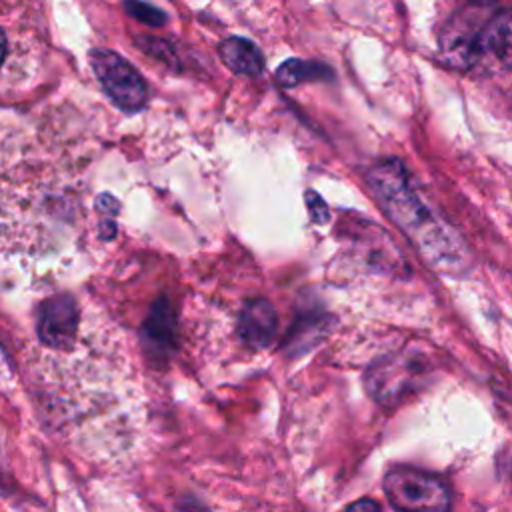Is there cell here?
Segmentation results:
<instances>
[{"label":"cell","instance_id":"1","mask_svg":"<svg viewBox=\"0 0 512 512\" xmlns=\"http://www.w3.org/2000/svg\"><path fill=\"white\" fill-rule=\"evenodd\" d=\"M82 170L60 138L0 108V272L24 276L62 252L78 226Z\"/></svg>","mask_w":512,"mask_h":512},{"label":"cell","instance_id":"12","mask_svg":"<svg viewBox=\"0 0 512 512\" xmlns=\"http://www.w3.org/2000/svg\"><path fill=\"white\" fill-rule=\"evenodd\" d=\"M344 512H382V510H380V504L376 500L360 498V500L352 502Z\"/></svg>","mask_w":512,"mask_h":512},{"label":"cell","instance_id":"7","mask_svg":"<svg viewBox=\"0 0 512 512\" xmlns=\"http://www.w3.org/2000/svg\"><path fill=\"white\" fill-rule=\"evenodd\" d=\"M276 312L270 302L256 298L250 300L238 320V336L240 340L252 348V350H262L268 346L276 334Z\"/></svg>","mask_w":512,"mask_h":512},{"label":"cell","instance_id":"10","mask_svg":"<svg viewBox=\"0 0 512 512\" xmlns=\"http://www.w3.org/2000/svg\"><path fill=\"white\" fill-rule=\"evenodd\" d=\"M172 338V316L166 304L158 302L152 310V316L144 328V340L150 342L154 348H168Z\"/></svg>","mask_w":512,"mask_h":512},{"label":"cell","instance_id":"13","mask_svg":"<svg viewBox=\"0 0 512 512\" xmlns=\"http://www.w3.org/2000/svg\"><path fill=\"white\" fill-rule=\"evenodd\" d=\"M178 512H210L200 500L192 498V496H186L180 506H178Z\"/></svg>","mask_w":512,"mask_h":512},{"label":"cell","instance_id":"5","mask_svg":"<svg viewBox=\"0 0 512 512\" xmlns=\"http://www.w3.org/2000/svg\"><path fill=\"white\" fill-rule=\"evenodd\" d=\"M432 366L418 350L382 356L366 370V390L382 406H394L426 382Z\"/></svg>","mask_w":512,"mask_h":512},{"label":"cell","instance_id":"6","mask_svg":"<svg viewBox=\"0 0 512 512\" xmlns=\"http://www.w3.org/2000/svg\"><path fill=\"white\" fill-rule=\"evenodd\" d=\"M90 66L104 92L120 110L136 112L146 104L148 86L126 58L106 48H94L90 52Z\"/></svg>","mask_w":512,"mask_h":512},{"label":"cell","instance_id":"2","mask_svg":"<svg viewBox=\"0 0 512 512\" xmlns=\"http://www.w3.org/2000/svg\"><path fill=\"white\" fill-rule=\"evenodd\" d=\"M366 184L388 220L404 232L430 268L446 276L470 270L472 254L466 242L422 200L400 160L390 158L370 166Z\"/></svg>","mask_w":512,"mask_h":512},{"label":"cell","instance_id":"3","mask_svg":"<svg viewBox=\"0 0 512 512\" xmlns=\"http://www.w3.org/2000/svg\"><path fill=\"white\" fill-rule=\"evenodd\" d=\"M446 66L480 76L512 70V8L466 4L456 10L438 34Z\"/></svg>","mask_w":512,"mask_h":512},{"label":"cell","instance_id":"14","mask_svg":"<svg viewBox=\"0 0 512 512\" xmlns=\"http://www.w3.org/2000/svg\"><path fill=\"white\" fill-rule=\"evenodd\" d=\"M10 46V42H8V34L4 32V28L0 26V68H2V64L6 62V58H8V48Z\"/></svg>","mask_w":512,"mask_h":512},{"label":"cell","instance_id":"9","mask_svg":"<svg viewBox=\"0 0 512 512\" xmlns=\"http://www.w3.org/2000/svg\"><path fill=\"white\" fill-rule=\"evenodd\" d=\"M332 78V70L320 62H306V60H286L276 70V80L280 86H296L302 82L312 80H326Z\"/></svg>","mask_w":512,"mask_h":512},{"label":"cell","instance_id":"8","mask_svg":"<svg viewBox=\"0 0 512 512\" xmlns=\"http://www.w3.org/2000/svg\"><path fill=\"white\" fill-rule=\"evenodd\" d=\"M218 54H220V60L226 64V68H230L236 74L256 76L264 68V58L256 48V44L240 36H230L224 42H220Z\"/></svg>","mask_w":512,"mask_h":512},{"label":"cell","instance_id":"11","mask_svg":"<svg viewBox=\"0 0 512 512\" xmlns=\"http://www.w3.org/2000/svg\"><path fill=\"white\" fill-rule=\"evenodd\" d=\"M126 10L140 22L148 24V26H162L166 22V14L162 10H158L152 4H144V2H128Z\"/></svg>","mask_w":512,"mask_h":512},{"label":"cell","instance_id":"4","mask_svg":"<svg viewBox=\"0 0 512 512\" xmlns=\"http://www.w3.org/2000/svg\"><path fill=\"white\" fill-rule=\"evenodd\" d=\"M382 488L398 512H450L452 488L432 472L414 466H394L384 474Z\"/></svg>","mask_w":512,"mask_h":512}]
</instances>
